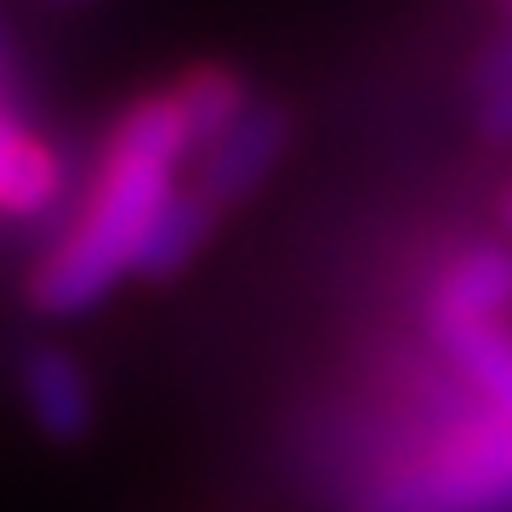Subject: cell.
Returning a JSON list of instances; mask_svg holds the SVG:
<instances>
[{"mask_svg": "<svg viewBox=\"0 0 512 512\" xmlns=\"http://www.w3.org/2000/svg\"><path fill=\"white\" fill-rule=\"evenodd\" d=\"M217 205L200 200L194 188H177L171 200L160 205V217L148 222L143 245H137V262H131V274L148 279V285H165V279H177L205 251V239L217 228Z\"/></svg>", "mask_w": 512, "mask_h": 512, "instance_id": "5b68a950", "label": "cell"}, {"mask_svg": "<svg viewBox=\"0 0 512 512\" xmlns=\"http://www.w3.org/2000/svg\"><path fill=\"white\" fill-rule=\"evenodd\" d=\"M439 348L456 359V370L478 387V399L490 404V416L512 421V336L495 319H439L433 313Z\"/></svg>", "mask_w": 512, "mask_h": 512, "instance_id": "8992f818", "label": "cell"}, {"mask_svg": "<svg viewBox=\"0 0 512 512\" xmlns=\"http://www.w3.org/2000/svg\"><path fill=\"white\" fill-rule=\"evenodd\" d=\"M63 194V165L40 137L0 120V211L6 217H40L46 205H57Z\"/></svg>", "mask_w": 512, "mask_h": 512, "instance_id": "ba28073f", "label": "cell"}, {"mask_svg": "<svg viewBox=\"0 0 512 512\" xmlns=\"http://www.w3.org/2000/svg\"><path fill=\"white\" fill-rule=\"evenodd\" d=\"M18 382H23V404H29V421L52 444H80L92 433V382L80 359L63 348H29L18 365Z\"/></svg>", "mask_w": 512, "mask_h": 512, "instance_id": "277c9868", "label": "cell"}, {"mask_svg": "<svg viewBox=\"0 0 512 512\" xmlns=\"http://www.w3.org/2000/svg\"><path fill=\"white\" fill-rule=\"evenodd\" d=\"M183 160H194V143H188V120L177 109V97H137L103 143V165H97V183L86 194L80 222L29 279V296L40 313L63 319V313L92 308L114 291V279L131 274L148 222L177 194L171 177Z\"/></svg>", "mask_w": 512, "mask_h": 512, "instance_id": "6da1fadb", "label": "cell"}, {"mask_svg": "<svg viewBox=\"0 0 512 512\" xmlns=\"http://www.w3.org/2000/svg\"><path fill=\"white\" fill-rule=\"evenodd\" d=\"M171 97H177V109H183V120H188L194 160H200L205 148L217 143V137H228V131H234L239 120L256 109V103H251V86H245V74H239V69H222V63H200V69H188L183 80L171 86Z\"/></svg>", "mask_w": 512, "mask_h": 512, "instance_id": "52a82bcc", "label": "cell"}, {"mask_svg": "<svg viewBox=\"0 0 512 512\" xmlns=\"http://www.w3.org/2000/svg\"><path fill=\"white\" fill-rule=\"evenodd\" d=\"M512 302V256L507 251H467L444 274L433 313L439 319H495Z\"/></svg>", "mask_w": 512, "mask_h": 512, "instance_id": "9c48e42d", "label": "cell"}, {"mask_svg": "<svg viewBox=\"0 0 512 512\" xmlns=\"http://www.w3.org/2000/svg\"><path fill=\"white\" fill-rule=\"evenodd\" d=\"M501 6H507V18H512V0H501Z\"/></svg>", "mask_w": 512, "mask_h": 512, "instance_id": "4fadbf2b", "label": "cell"}, {"mask_svg": "<svg viewBox=\"0 0 512 512\" xmlns=\"http://www.w3.org/2000/svg\"><path fill=\"white\" fill-rule=\"evenodd\" d=\"M285 148H291V114L279 109V103H256L228 137H217L194 160V183L188 188L200 200H211L217 211H228V205L251 200L256 188H262V177L279 165Z\"/></svg>", "mask_w": 512, "mask_h": 512, "instance_id": "3957f363", "label": "cell"}, {"mask_svg": "<svg viewBox=\"0 0 512 512\" xmlns=\"http://www.w3.org/2000/svg\"><path fill=\"white\" fill-rule=\"evenodd\" d=\"M501 222H507V228H512V188H507V194H501Z\"/></svg>", "mask_w": 512, "mask_h": 512, "instance_id": "7c38bea8", "label": "cell"}, {"mask_svg": "<svg viewBox=\"0 0 512 512\" xmlns=\"http://www.w3.org/2000/svg\"><path fill=\"white\" fill-rule=\"evenodd\" d=\"M512 507V421L473 416L450 427L365 495L359 512H501Z\"/></svg>", "mask_w": 512, "mask_h": 512, "instance_id": "7a4b0ae2", "label": "cell"}, {"mask_svg": "<svg viewBox=\"0 0 512 512\" xmlns=\"http://www.w3.org/2000/svg\"><path fill=\"white\" fill-rule=\"evenodd\" d=\"M12 97H18V86H12V57H6V46H0V120H18Z\"/></svg>", "mask_w": 512, "mask_h": 512, "instance_id": "8fae6325", "label": "cell"}, {"mask_svg": "<svg viewBox=\"0 0 512 512\" xmlns=\"http://www.w3.org/2000/svg\"><path fill=\"white\" fill-rule=\"evenodd\" d=\"M473 103H478V131L490 143H512V29L495 35L473 63Z\"/></svg>", "mask_w": 512, "mask_h": 512, "instance_id": "30bf717a", "label": "cell"}, {"mask_svg": "<svg viewBox=\"0 0 512 512\" xmlns=\"http://www.w3.org/2000/svg\"><path fill=\"white\" fill-rule=\"evenodd\" d=\"M63 6H74V0H63Z\"/></svg>", "mask_w": 512, "mask_h": 512, "instance_id": "5bb4252c", "label": "cell"}]
</instances>
